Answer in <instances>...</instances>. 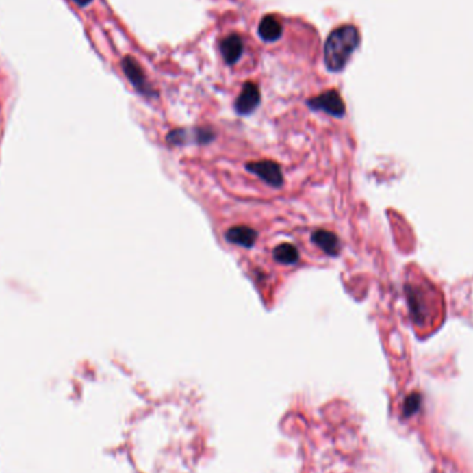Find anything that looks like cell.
I'll return each instance as SVG.
<instances>
[{"label":"cell","instance_id":"8992f818","mask_svg":"<svg viewBox=\"0 0 473 473\" xmlns=\"http://www.w3.org/2000/svg\"><path fill=\"white\" fill-rule=\"evenodd\" d=\"M259 104H260L259 88L252 82H246L235 101V111L240 115H249L257 108Z\"/></svg>","mask_w":473,"mask_h":473},{"label":"cell","instance_id":"4fadbf2b","mask_svg":"<svg viewBox=\"0 0 473 473\" xmlns=\"http://www.w3.org/2000/svg\"><path fill=\"white\" fill-rule=\"evenodd\" d=\"M74 3H77L78 6H88L89 3H92L93 0H73Z\"/></svg>","mask_w":473,"mask_h":473},{"label":"cell","instance_id":"8fae6325","mask_svg":"<svg viewBox=\"0 0 473 473\" xmlns=\"http://www.w3.org/2000/svg\"><path fill=\"white\" fill-rule=\"evenodd\" d=\"M273 257L276 261L285 264V266H291L299 261V251L295 245L290 244V242H284L280 244L274 248L273 251Z\"/></svg>","mask_w":473,"mask_h":473},{"label":"cell","instance_id":"3957f363","mask_svg":"<svg viewBox=\"0 0 473 473\" xmlns=\"http://www.w3.org/2000/svg\"><path fill=\"white\" fill-rule=\"evenodd\" d=\"M245 168L249 173L257 176L266 184L272 186L274 188H280L284 184V175H283L281 166L272 159L252 161V162H248Z\"/></svg>","mask_w":473,"mask_h":473},{"label":"cell","instance_id":"277c9868","mask_svg":"<svg viewBox=\"0 0 473 473\" xmlns=\"http://www.w3.org/2000/svg\"><path fill=\"white\" fill-rule=\"evenodd\" d=\"M307 105L311 110L316 111H324L332 116L336 118H342L346 112L345 108V103L342 100V97L340 96L336 90H328L317 97H313L307 101Z\"/></svg>","mask_w":473,"mask_h":473},{"label":"cell","instance_id":"7a4b0ae2","mask_svg":"<svg viewBox=\"0 0 473 473\" xmlns=\"http://www.w3.org/2000/svg\"><path fill=\"white\" fill-rule=\"evenodd\" d=\"M215 139V131L209 127H195L192 130L187 129H173L168 133L166 142L173 147L195 144H208Z\"/></svg>","mask_w":473,"mask_h":473},{"label":"cell","instance_id":"6da1fadb","mask_svg":"<svg viewBox=\"0 0 473 473\" xmlns=\"http://www.w3.org/2000/svg\"><path fill=\"white\" fill-rule=\"evenodd\" d=\"M359 42V31L352 25H344L331 32L324 46V62L327 68L332 73L342 71L357 49Z\"/></svg>","mask_w":473,"mask_h":473},{"label":"cell","instance_id":"7c38bea8","mask_svg":"<svg viewBox=\"0 0 473 473\" xmlns=\"http://www.w3.org/2000/svg\"><path fill=\"white\" fill-rule=\"evenodd\" d=\"M421 396L418 393H413L410 394L407 398L404 401V416L405 417H411L414 414L418 413L420 407H421Z\"/></svg>","mask_w":473,"mask_h":473},{"label":"cell","instance_id":"5b68a950","mask_svg":"<svg viewBox=\"0 0 473 473\" xmlns=\"http://www.w3.org/2000/svg\"><path fill=\"white\" fill-rule=\"evenodd\" d=\"M122 68L130 84L136 88L140 93L150 96L151 89L146 81V75L139 65L138 61H134L131 57H126L122 60Z\"/></svg>","mask_w":473,"mask_h":473},{"label":"cell","instance_id":"9c48e42d","mask_svg":"<svg viewBox=\"0 0 473 473\" xmlns=\"http://www.w3.org/2000/svg\"><path fill=\"white\" fill-rule=\"evenodd\" d=\"M220 50H222V54H223V57H225V60H226V62L229 65L235 64L240 60V57L242 54V50H244L241 38L238 35L227 36L223 40V43L220 46Z\"/></svg>","mask_w":473,"mask_h":473},{"label":"cell","instance_id":"ba28073f","mask_svg":"<svg viewBox=\"0 0 473 473\" xmlns=\"http://www.w3.org/2000/svg\"><path fill=\"white\" fill-rule=\"evenodd\" d=\"M257 231L249 226L238 225L233 226L226 231V240L234 245H240L242 248H252L257 241Z\"/></svg>","mask_w":473,"mask_h":473},{"label":"cell","instance_id":"30bf717a","mask_svg":"<svg viewBox=\"0 0 473 473\" xmlns=\"http://www.w3.org/2000/svg\"><path fill=\"white\" fill-rule=\"evenodd\" d=\"M283 27L277 18L267 16L259 24V35L266 42H276L281 38Z\"/></svg>","mask_w":473,"mask_h":473},{"label":"cell","instance_id":"52a82bcc","mask_svg":"<svg viewBox=\"0 0 473 473\" xmlns=\"http://www.w3.org/2000/svg\"><path fill=\"white\" fill-rule=\"evenodd\" d=\"M311 241L316 244L325 255L331 257H336L341 252V241L337 238V235L332 231L318 229L313 231L311 234Z\"/></svg>","mask_w":473,"mask_h":473}]
</instances>
